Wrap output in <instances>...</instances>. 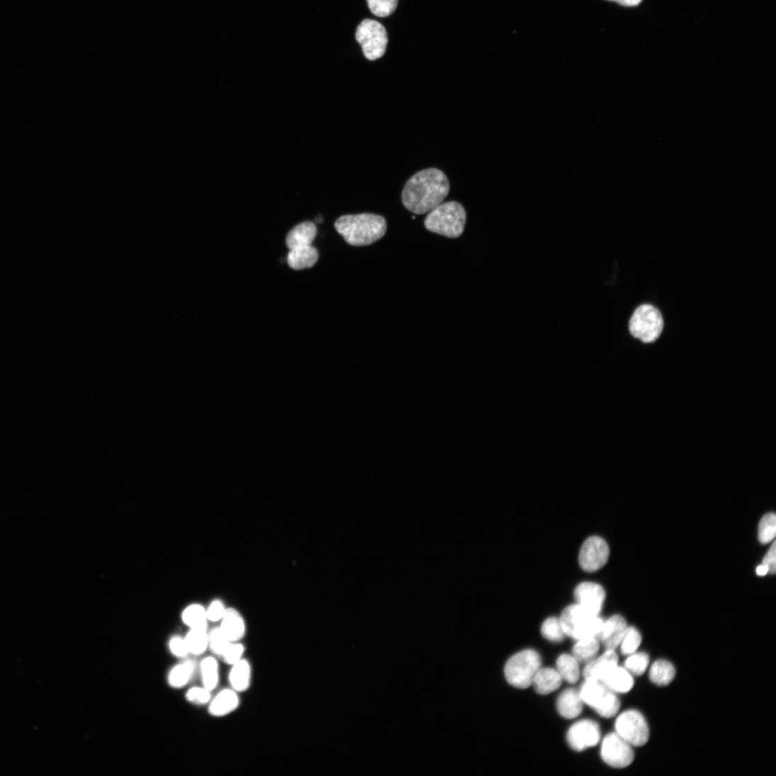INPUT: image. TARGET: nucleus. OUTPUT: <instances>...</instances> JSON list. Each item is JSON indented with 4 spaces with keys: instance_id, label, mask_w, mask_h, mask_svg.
I'll return each mask as SVG.
<instances>
[{
    "instance_id": "1",
    "label": "nucleus",
    "mask_w": 776,
    "mask_h": 776,
    "mask_svg": "<svg viewBox=\"0 0 776 776\" xmlns=\"http://www.w3.org/2000/svg\"><path fill=\"white\" fill-rule=\"evenodd\" d=\"M450 189L445 173L437 169L425 170L407 182L402 192V202L412 213L423 214L443 203Z\"/></svg>"
},
{
    "instance_id": "2",
    "label": "nucleus",
    "mask_w": 776,
    "mask_h": 776,
    "mask_svg": "<svg viewBox=\"0 0 776 776\" xmlns=\"http://www.w3.org/2000/svg\"><path fill=\"white\" fill-rule=\"evenodd\" d=\"M336 231L353 246H367L380 240L387 231L385 218L374 214L345 215L335 225Z\"/></svg>"
},
{
    "instance_id": "3",
    "label": "nucleus",
    "mask_w": 776,
    "mask_h": 776,
    "mask_svg": "<svg viewBox=\"0 0 776 776\" xmlns=\"http://www.w3.org/2000/svg\"><path fill=\"white\" fill-rule=\"evenodd\" d=\"M467 214L458 201L441 203L431 210L424 220L425 228L431 233L449 238H460L466 224Z\"/></svg>"
},
{
    "instance_id": "4",
    "label": "nucleus",
    "mask_w": 776,
    "mask_h": 776,
    "mask_svg": "<svg viewBox=\"0 0 776 776\" xmlns=\"http://www.w3.org/2000/svg\"><path fill=\"white\" fill-rule=\"evenodd\" d=\"M560 620L566 636L576 640L597 638L604 623L577 603L566 607Z\"/></svg>"
},
{
    "instance_id": "5",
    "label": "nucleus",
    "mask_w": 776,
    "mask_h": 776,
    "mask_svg": "<svg viewBox=\"0 0 776 776\" xmlns=\"http://www.w3.org/2000/svg\"><path fill=\"white\" fill-rule=\"evenodd\" d=\"M541 668V658L534 650H522L512 656L505 667L507 682L518 689H527Z\"/></svg>"
},
{
    "instance_id": "6",
    "label": "nucleus",
    "mask_w": 776,
    "mask_h": 776,
    "mask_svg": "<svg viewBox=\"0 0 776 776\" xmlns=\"http://www.w3.org/2000/svg\"><path fill=\"white\" fill-rule=\"evenodd\" d=\"M664 321L660 311L644 304L636 309L629 322L631 334L643 343L655 342L660 336Z\"/></svg>"
},
{
    "instance_id": "7",
    "label": "nucleus",
    "mask_w": 776,
    "mask_h": 776,
    "mask_svg": "<svg viewBox=\"0 0 776 776\" xmlns=\"http://www.w3.org/2000/svg\"><path fill=\"white\" fill-rule=\"evenodd\" d=\"M580 694L583 703L593 708L602 717L612 718L620 710L621 702L616 693L600 682L586 680Z\"/></svg>"
},
{
    "instance_id": "8",
    "label": "nucleus",
    "mask_w": 776,
    "mask_h": 776,
    "mask_svg": "<svg viewBox=\"0 0 776 776\" xmlns=\"http://www.w3.org/2000/svg\"><path fill=\"white\" fill-rule=\"evenodd\" d=\"M355 38L367 60L375 61L383 57L388 36L385 28L381 23L371 19L364 20L357 28Z\"/></svg>"
},
{
    "instance_id": "9",
    "label": "nucleus",
    "mask_w": 776,
    "mask_h": 776,
    "mask_svg": "<svg viewBox=\"0 0 776 776\" xmlns=\"http://www.w3.org/2000/svg\"><path fill=\"white\" fill-rule=\"evenodd\" d=\"M616 733L633 747L645 745L650 737V730L645 716L636 709L622 712L616 722Z\"/></svg>"
},
{
    "instance_id": "10",
    "label": "nucleus",
    "mask_w": 776,
    "mask_h": 776,
    "mask_svg": "<svg viewBox=\"0 0 776 776\" xmlns=\"http://www.w3.org/2000/svg\"><path fill=\"white\" fill-rule=\"evenodd\" d=\"M601 757L609 766L624 768L633 762L635 754L633 746L614 733L606 735L604 738L601 745Z\"/></svg>"
},
{
    "instance_id": "11",
    "label": "nucleus",
    "mask_w": 776,
    "mask_h": 776,
    "mask_svg": "<svg viewBox=\"0 0 776 776\" xmlns=\"http://www.w3.org/2000/svg\"><path fill=\"white\" fill-rule=\"evenodd\" d=\"M609 548L606 542L599 536H591L582 544L580 552L579 563L587 572H594L607 562Z\"/></svg>"
},
{
    "instance_id": "12",
    "label": "nucleus",
    "mask_w": 776,
    "mask_h": 776,
    "mask_svg": "<svg viewBox=\"0 0 776 776\" xmlns=\"http://www.w3.org/2000/svg\"><path fill=\"white\" fill-rule=\"evenodd\" d=\"M567 742L578 752L596 746L601 738L597 724L590 719H583L574 724L567 733Z\"/></svg>"
},
{
    "instance_id": "13",
    "label": "nucleus",
    "mask_w": 776,
    "mask_h": 776,
    "mask_svg": "<svg viewBox=\"0 0 776 776\" xmlns=\"http://www.w3.org/2000/svg\"><path fill=\"white\" fill-rule=\"evenodd\" d=\"M577 604L589 613L599 616L606 597L603 587L594 582H585L580 584L575 591Z\"/></svg>"
},
{
    "instance_id": "14",
    "label": "nucleus",
    "mask_w": 776,
    "mask_h": 776,
    "mask_svg": "<svg viewBox=\"0 0 776 776\" xmlns=\"http://www.w3.org/2000/svg\"><path fill=\"white\" fill-rule=\"evenodd\" d=\"M618 666L619 655L615 650H606L587 663L583 675L586 680L602 682Z\"/></svg>"
},
{
    "instance_id": "15",
    "label": "nucleus",
    "mask_w": 776,
    "mask_h": 776,
    "mask_svg": "<svg viewBox=\"0 0 776 776\" xmlns=\"http://www.w3.org/2000/svg\"><path fill=\"white\" fill-rule=\"evenodd\" d=\"M627 628L628 624L624 618L616 615L604 621L597 638L606 650H616L620 645Z\"/></svg>"
},
{
    "instance_id": "16",
    "label": "nucleus",
    "mask_w": 776,
    "mask_h": 776,
    "mask_svg": "<svg viewBox=\"0 0 776 776\" xmlns=\"http://www.w3.org/2000/svg\"><path fill=\"white\" fill-rule=\"evenodd\" d=\"M209 704V712L211 716L223 717L238 709L240 698L239 693L230 687L220 691Z\"/></svg>"
},
{
    "instance_id": "17",
    "label": "nucleus",
    "mask_w": 776,
    "mask_h": 776,
    "mask_svg": "<svg viewBox=\"0 0 776 776\" xmlns=\"http://www.w3.org/2000/svg\"><path fill=\"white\" fill-rule=\"evenodd\" d=\"M219 628L231 642H240L246 634L245 620L235 609H227Z\"/></svg>"
},
{
    "instance_id": "18",
    "label": "nucleus",
    "mask_w": 776,
    "mask_h": 776,
    "mask_svg": "<svg viewBox=\"0 0 776 776\" xmlns=\"http://www.w3.org/2000/svg\"><path fill=\"white\" fill-rule=\"evenodd\" d=\"M252 676L251 664L244 658L231 666L228 675L230 687L239 694L248 691L252 683Z\"/></svg>"
},
{
    "instance_id": "19",
    "label": "nucleus",
    "mask_w": 776,
    "mask_h": 776,
    "mask_svg": "<svg viewBox=\"0 0 776 776\" xmlns=\"http://www.w3.org/2000/svg\"><path fill=\"white\" fill-rule=\"evenodd\" d=\"M317 234L316 226L306 221L295 227L287 238V245L289 250L311 246Z\"/></svg>"
},
{
    "instance_id": "20",
    "label": "nucleus",
    "mask_w": 776,
    "mask_h": 776,
    "mask_svg": "<svg viewBox=\"0 0 776 776\" xmlns=\"http://www.w3.org/2000/svg\"><path fill=\"white\" fill-rule=\"evenodd\" d=\"M562 680L558 670L541 668L536 675L532 685L538 694L547 695L558 690L561 687Z\"/></svg>"
},
{
    "instance_id": "21",
    "label": "nucleus",
    "mask_w": 776,
    "mask_h": 776,
    "mask_svg": "<svg viewBox=\"0 0 776 776\" xmlns=\"http://www.w3.org/2000/svg\"><path fill=\"white\" fill-rule=\"evenodd\" d=\"M582 704L580 692L575 689H567L558 698V709L563 717L572 719L580 715L583 709Z\"/></svg>"
},
{
    "instance_id": "22",
    "label": "nucleus",
    "mask_w": 776,
    "mask_h": 776,
    "mask_svg": "<svg viewBox=\"0 0 776 776\" xmlns=\"http://www.w3.org/2000/svg\"><path fill=\"white\" fill-rule=\"evenodd\" d=\"M609 690L616 693H627L634 686L633 675L623 667H617L602 682Z\"/></svg>"
},
{
    "instance_id": "23",
    "label": "nucleus",
    "mask_w": 776,
    "mask_h": 776,
    "mask_svg": "<svg viewBox=\"0 0 776 776\" xmlns=\"http://www.w3.org/2000/svg\"><path fill=\"white\" fill-rule=\"evenodd\" d=\"M675 677L676 670L670 661L659 659L651 665L649 679L653 684L659 687L668 686L674 681Z\"/></svg>"
},
{
    "instance_id": "24",
    "label": "nucleus",
    "mask_w": 776,
    "mask_h": 776,
    "mask_svg": "<svg viewBox=\"0 0 776 776\" xmlns=\"http://www.w3.org/2000/svg\"><path fill=\"white\" fill-rule=\"evenodd\" d=\"M318 259V251L312 245L291 250L287 257L289 265L296 270L313 267L317 262Z\"/></svg>"
},
{
    "instance_id": "25",
    "label": "nucleus",
    "mask_w": 776,
    "mask_h": 776,
    "mask_svg": "<svg viewBox=\"0 0 776 776\" xmlns=\"http://www.w3.org/2000/svg\"><path fill=\"white\" fill-rule=\"evenodd\" d=\"M203 687L212 692L219 682V667L215 656L205 657L200 663Z\"/></svg>"
},
{
    "instance_id": "26",
    "label": "nucleus",
    "mask_w": 776,
    "mask_h": 776,
    "mask_svg": "<svg viewBox=\"0 0 776 776\" xmlns=\"http://www.w3.org/2000/svg\"><path fill=\"white\" fill-rule=\"evenodd\" d=\"M196 667V663L192 660H188L177 665L170 673L168 677L170 684L177 689L184 687L192 679Z\"/></svg>"
},
{
    "instance_id": "27",
    "label": "nucleus",
    "mask_w": 776,
    "mask_h": 776,
    "mask_svg": "<svg viewBox=\"0 0 776 776\" xmlns=\"http://www.w3.org/2000/svg\"><path fill=\"white\" fill-rule=\"evenodd\" d=\"M558 672L570 684H575L580 677V662L573 655L562 654L557 661Z\"/></svg>"
},
{
    "instance_id": "28",
    "label": "nucleus",
    "mask_w": 776,
    "mask_h": 776,
    "mask_svg": "<svg viewBox=\"0 0 776 776\" xmlns=\"http://www.w3.org/2000/svg\"><path fill=\"white\" fill-rule=\"evenodd\" d=\"M599 643L597 638H586L577 640L573 648V655L580 663H589L599 652Z\"/></svg>"
},
{
    "instance_id": "29",
    "label": "nucleus",
    "mask_w": 776,
    "mask_h": 776,
    "mask_svg": "<svg viewBox=\"0 0 776 776\" xmlns=\"http://www.w3.org/2000/svg\"><path fill=\"white\" fill-rule=\"evenodd\" d=\"M184 639L190 654L200 655L209 649V633H207V630L191 629Z\"/></svg>"
},
{
    "instance_id": "30",
    "label": "nucleus",
    "mask_w": 776,
    "mask_h": 776,
    "mask_svg": "<svg viewBox=\"0 0 776 776\" xmlns=\"http://www.w3.org/2000/svg\"><path fill=\"white\" fill-rule=\"evenodd\" d=\"M183 621L191 629L207 630V616L206 609L199 604H193L187 607L183 614Z\"/></svg>"
},
{
    "instance_id": "31",
    "label": "nucleus",
    "mask_w": 776,
    "mask_h": 776,
    "mask_svg": "<svg viewBox=\"0 0 776 776\" xmlns=\"http://www.w3.org/2000/svg\"><path fill=\"white\" fill-rule=\"evenodd\" d=\"M541 634L545 639L553 643L562 642L566 637L560 619L554 617L549 618L543 622L541 626Z\"/></svg>"
},
{
    "instance_id": "32",
    "label": "nucleus",
    "mask_w": 776,
    "mask_h": 776,
    "mask_svg": "<svg viewBox=\"0 0 776 776\" xmlns=\"http://www.w3.org/2000/svg\"><path fill=\"white\" fill-rule=\"evenodd\" d=\"M649 663V655L646 653L636 651L628 655L625 661L624 668L632 675L641 676L646 672Z\"/></svg>"
},
{
    "instance_id": "33",
    "label": "nucleus",
    "mask_w": 776,
    "mask_h": 776,
    "mask_svg": "<svg viewBox=\"0 0 776 776\" xmlns=\"http://www.w3.org/2000/svg\"><path fill=\"white\" fill-rule=\"evenodd\" d=\"M231 643L219 627L209 633V649L214 656H223Z\"/></svg>"
},
{
    "instance_id": "34",
    "label": "nucleus",
    "mask_w": 776,
    "mask_h": 776,
    "mask_svg": "<svg viewBox=\"0 0 776 776\" xmlns=\"http://www.w3.org/2000/svg\"><path fill=\"white\" fill-rule=\"evenodd\" d=\"M776 534V516L775 514H767L761 519L758 528V539L762 544L772 541Z\"/></svg>"
},
{
    "instance_id": "35",
    "label": "nucleus",
    "mask_w": 776,
    "mask_h": 776,
    "mask_svg": "<svg viewBox=\"0 0 776 776\" xmlns=\"http://www.w3.org/2000/svg\"><path fill=\"white\" fill-rule=\"evenodd\" d=\"M371 13L379 18L392 15L397 9L399 0H367Z\"/></svg>"
},
{
    "instance_id": "36",
    "label": "nucleus",
    "mask_w": 776,
    "mask_h": 776,
    "mask_svg": "<svg viewBox=\"0 0 776 776\" xmlns=\"http://www.w3.org/2000/svg\"><path fill=\"white\" fill-rule=\"evenodd\" d=\"M642 642L640 632L634 627H628L620 643L621 653L629 655L637 651Z\"/></svg>"
},
{
    "instance_id": "37",
    "label": "nucleus",
    "mask_w": 776,
    "mask_h": 776,
    "mask_svg": "<svg viewBox=\"0 0 776 776\" xmlns=\"http://www.w3.org/2000/svg\"><path fill=\"white\" fill-rule=\"evenodd\" d=\"M245 653V647L243 643L231 642L221 658L231 667L244 658Z\"/></svg>"
},
{
    "instance_id": "38",
    "label": "nucleus",
    "mask_w": 776,
    "mask_h": 776,
    "mask_svg": "<svg viewBox=\"0 0 776 776\" xmlns=\"http://www.w3.org/2000/svg\"><path fill=\"white\" fill-rule=\"evenodd\" d=\"M211 691L204 687H195L191 688L187 693L186 697L190 702L204 705L209 704L211 699Z\"/></svg>"
},
{
    "instance_id": "39",
    "label": "nucleus",
    "mask_w": 776,
    "mask_h": 776,
    "mask_svg": "<svg viewBox=\"0 0 776 776\" xmlns=\"http://www.w3.org/2000/svg\"><path fill=\"white\" fill-rule=\"evenodd\" d=\"M226 611L227 609L223 602L219 600L214 601L206 609L208 621H221L223 619Z\"/></svg>"
},
{
    "instance_id": "40",
    "label": "nucleus",
    "mask_w": 776,
    "mask_h": 776,
    "mask_svg": "<svg viewBox=\"0 0 776 776\" xmlns=\"http://www.w3.org/2000/svg\"><path fill=\"white\" fill-rule=\"evenodd\" d=\"M170 648L172 654L179 658H184L189 654L185 639L179 636L171 639Z\"/></svg>"
},
{
    "instance_id": "41",
    "label": "nucleus",
    "mask_w": 776,
    "mask_h": 776,
    "mask_svg": "<svg viewBox=\"0 0 776 776\" xmlns=\"http://www.w3.org/2000/svg\"><path fill=\"white\" fill-rule=\"evenodd\" d=\"M763 565L768 568V573L774 575L776 571V543L773 541L771 547L765 556Z\"/></svg>"
},
{
    "instance_id": "42",
    "label": "nucleus",
    "mask_w": 776,
    "mask_h": 776,
    "mask_svg": "<svg viewBox=\"0 0 776 776\" xmlns=\"http://www.w3.org/2000/svg\"><path fill=\"white\" fill-rule=\"evenodd\" d=\"M611 1L616 2L624 6L633 7L638 6L642 0H611Z\"/></svg>"
},
{
    "instance_id": "43",
    "label": "nucleus",
    "mask_w": 776,
    "mask_h": 776,
    "mask_svg": "<svg viewBox=\"0 0 776 776\" xmlns=\"http://www.w3.org/2000/svg\"><path fill=\"white\" fill-rule=\"evenodd\" d=\"M756 573L759 576H765L768 573V568L765 565L762 564L757 567Z\"/></svg>"
},
{
    "instance_id": "44",
    "label": "nucleus",
    "mask_w": 776,
    "mask_h": 776,
    "mask_svg": "<svg viewBox=\"0 0 776 776\" xmlns=\"http://www.w3.org/2000/svg\"><path fill=\"white\" fill-rule=\"evenodd\" d=\"M316 221H317V223H322V221H323V219H322V218H321V217H319V218H317L316 219Z\"/></svg>"
}]
</instances>
